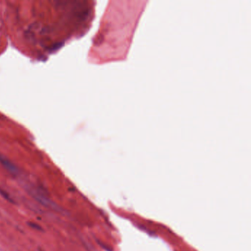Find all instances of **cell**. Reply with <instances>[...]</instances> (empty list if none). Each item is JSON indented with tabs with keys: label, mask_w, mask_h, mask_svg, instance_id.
Masks as SVG:
<instances>
[{
	"label": "cell",
	"mask_w": 251,
	"mask_h": 251,
	"mask_svg": "<svg viewBox=\"0 0 251 251\" xmlns=\"http://www.w3.org/2000/svg\"><path fill=\"white\" fill-rule=\"evenodd\" d=\"M29 225H30V227L36 229V230H42V227L39 225L36 224V223L30 222V223H29Z\"/></svg>",
	"instance_id": "3"
},
{
	"label": "cell",
	"mask_w": 251,
	"mask_h": 251,
	"mask_svg": "<svg viewBox=\"0 0 251 251\" xmlns=\"http://www.w3.org/2000/svg\"><path fill=\"white\" fill-rule=\"evenodd\" d=\"M0 163H2L4 167H5L7 170H8L10 173H17V172H18L17 167H16L14 163H11L8 159H5V158L2 157V156L0 157Z\"/></svg>",
	"instance_id": "1"
},
{
	"label": "cell",
	"mask_w": 251,
	"mask_h": 251,
	"mask_svg": "<svg viewBox=\"0 0 251 251\" xmlns=\"http://www.w3.org/2000/svg\"><path fill=\"white\" fill-rule=\"evenodd\" d=\"M0 195H2V196L5 199H6L7 201H10V202L11 203L13 202L11 197H10L9 194H8V192H5V191L3 190V189H1V188H0Z\"/></svg>",
	"instance_id": "2"
}]
</instances>
